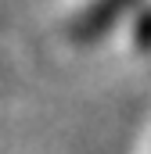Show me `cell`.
<instances>
[{
    "instance_id": "cell-1",
    "label": "cell",
    "mask_w": 151,
    "mask_h": 154,
    "mask_svg": "<svg viewBox=\"0 0 151 154\" xmlns=\"http://www.w3.org/2000/svg\"><path fill=\"white\" fill-rule=\"evenodd\" d=\"M133 4H137V0H90L83 11H76V18L69 22V36H72L76 43L101 39Z\"/></svg>"
}]
</instances>
